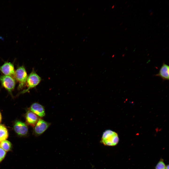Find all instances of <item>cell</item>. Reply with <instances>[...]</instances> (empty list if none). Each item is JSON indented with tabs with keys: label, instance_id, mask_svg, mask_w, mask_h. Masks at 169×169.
Wrapping results in <instances>:
<instances>
[{
	"label": "cell",
	"instance_id": "603a6c76",
	"mask_svg": "<svg viewBox=\"0 0 169 169\" xmlns=\"http://www.w3.org/2000/svg\"><path fill=\"white\" fill-rule=\"evenodd\" d=\"M129 5H128V6H127V7L128 8V7H129Z\"/></svg>",
	"mask_w": 169,
	"mask_h": 169
},
{
	"label": "cell",
	"instance_id": "3957f363",
	"mask_svg": "<svg viewBox=\"0 0 169 169\" xmlns=\"http://www.w3.org/2000/svg\"><path fill=\"white\" fill-rule=\"evenodd\" d=\"M41 79L34 71H33L27 77V88L24 90L20 92L23 93L28 92L31 88L37 85L40 82Z\"/></svg>",
	"mask_w": 169,
	"mask_h": 169
},
{
	"label": "cell",
	"instance_id": "277c9868",
	"mask_svg": "<svg viewBox=\"0 0 169 169\" xmlns=\"http://www.w3.org/2000/svg\"><path fill=\"white\" fill-rule=\"evenodd\" d=\"M0 81L4 88L11 93L15 85V81L13 77L8 75L0 76Z\"/></svg>",
	"mask_w": 169,
	"mask_h": 169
},
{
	"label": "cell",
	"instance_id": "8fae6325",
	"mask_svg": "<svg viewBox=\"0 0 169 169\" xmlns=\"http://www.w3.org/2000/svg\"><path fill=\"white\" fill-rule=\"evenodd\" d=\"M8 136V133L7 129L4 126L0 125V142L5 140Z\"/></svg>",
	"mask_w": 169,
	"mask_h": 169
},
{
	"label": "cell",
	"instance_id": "7c38bea8",
	"mask_svg": "<svg viewBox=\"0 0 169 169\" xmlns=\"http://www.w3.org/2000/svg\"><path fill=\"white\" fill-rule=\"evenodd\" d=\"M0 146L5 151H8L11 149V144L9 141L5 140L1 141Z\"/></svg>",
	"mask_w": 169,
	"mask_h": 169
},
{
	"label": "cell",
	"instance_id": "ba28073f",
	"mask_svg": "<svg viewBox=\"0 0 169 169\" xmlns=\"http://www.w3.org/2000/svg\"><path fill=\"white\" fill-rule=\"evenodd\" d=\"M30 110L31 111L38 116L42 117L45 115L44 107L38 103H35L32 104L30 107Z\"/></svg>",
	"mask_w": 169,
	"mask_h": 169
},
{
	"label": "cell",
	"instance_id": "9c48e42d",
	"mask_svg": "<svg viewBox=\"0 0 169 169\" xmlns=\"http://www.w3.org/2000/svg\"><path fill=\"white\" fill-rule=\"evenodd\" d=\"M169 66L163 63L159 73L156 74L155 76L160 77L164 81L169 80Z\"/></svg>",
	"mask_w": 169,
	"mask_h": 169
},
{
	"label": "cell",
	"instance_id": "7402d4cb",
	"mask_svg": "<svg viewBox=\"0 0 169 169\" xmlns=\"http://www.w3.org/2000/svg\"><path fill=\"white\" fill-rule=\"evenodd\" d=\"M127 1H126V2H125V4H126V3H127Z\"/></svg>",
	"mask_w": 169,
	"mask_h": 169
},
{
	"label": "cell",
	"instance_id": "ffe728a7",
	"mask_svg": "<svg viewBox=\"0 0 169 169\" xmlns=\"http://www.w3.org/2000/svg\"><path fill=\"white\" fill-rule=\"evenodd\" d=\"M123 23V22H122V23H121L120 24V25H121Z\"/></svg>",
	"mask_w": 169,
	"mask_h": 169
},
{
	"label": "cell",
	"instance_id": "cb8c5ba5",
	"mask_svg": "<svg viewBox=\"0 0 169 169\" xmlns=\"http://www.w3.org/2000/svg\"></svg>",
	"mask_w": 169,
	"mask_h": 169
},
{
	"label": "cell",
	"instance_id": "5b68a950",
	"mask_svg": "<svg viewBox=\"0 0 169 169\" xmlns=\"http://www.w3.org/2000/svg\"><path fill=\"white\" fill-rule=\"evenodd\" d=\"M50 124V123L42 119H39L34 126V134L36 136L41 135L47 129Z\"/></svg>",
	"mask_w": 169,
	"mask_h": 169
},
{
	"label": "cell",
	"instance_id": "d6986e66",
	"mask_svg": "<svg viewBox=\"0 0 169 169\" xmlns=\"http://www.w3.org/2000/svg\"><path fill=\"white\" fill-rule=\"evenodd\" d=\"M114 5L112 7V8H114Z\"/></svg>",
	"mask_w": 169,
	"mask_h": 169
},
{
	"label": "cell",
	"instance_id": "7a4b0ae2",
	"mask_svg": "<svg viewBox=\"0 0 169 169\" xmlns=\"http://www.w3.org/2000/svg\"><path fill=\"white\" fill-rule=\"evenodd\" d=\"M14 77L19 83L18 89H22L25 85L27 78V73L24 66H22L17 68L15 71Z\"/></svg>",
	"mask_w": 169,
	"mask_h": 169
},
{
	"label": "cell",
	"instance_id": "2e32d148",
	"mask_svg": "<svg viewBox=\"0 0 169 169\" xmlns=\"http://www.w3.org/2000/svg\"><path fill=\"white\" fill-rule=\"evenodd\" d=\"M2 119V116L1 115V114L0 112V123Z\"/></svg>",
	"mask_w": 169,
	"mask_h": 169
},
{
	"label": "cell",
	"instance_id": "30bf717a",
	"mask_svg": "<svg viewBox=\"0 0 169 169\" xmlns=\"http://www.w3.org/2000/svg\"><path fill=\"white\" fill-rule=\"evenodd\" d=\"M26 118L27 123L33 126H35L39 119L38 116L31 111L27 112Z\"/></svg>",
	"mask_w": 169,
	"mask_h": 169
},
{
	"label": "cell",
	"instance_id": "52a82bcc",
	"mask_svg": "<svg viewBox=\"0 0 169 169\" xmlns=\"http://www.w3.org/2000/svg\"><path fill=\"white\" fill-rule=\"evenodd\" d=\"M0 71L4 75L14 77L15 71L13 64L10 62H5L0 66Z\"/></svg>",
	"mask_w": 169,
	"mask_h": 169
},
{
	"label": "cell",
	"instance_id": "4fadbf2b",
	"mask_svg": "<svg viewBox=\"0 0 169 169\" xmlns=\"http://www.w3.org/2000/svg\"><path fill=\"white\" fill-rule=\"evenodd\" d=\"M165 164L162 160H160L157 165L155 169H165Z\"/></svg>",
	"mask_w": 169,
	"mask_h": 169
},
{
	"label": "cell",
	"instance_id": "ac0fdd59",
	"mask_svg": "<svg viewBox=\"0 0 169 169\" xmlns=\"http://www.w3.org/2000/svg\"><path fill=\"white\" fill-rule=\"evenodd\" d=\"M153 12H151V13L150 14V15H153Z\"/></svg>",
	"mask_w": 169,
	"mask_h": 169
},
{
	"label": "cell",
	"instance_id": "44dd1931",
	"mask_svg": "<svg viewBox=\"0 0 169 169\" xmlns=\"http://www.w3.org/2000/svg\"><path fill=\"white\" fill-rule=\"evenodd\" d=\"M127 29V28H126L125 29V31H126Z\"/></svg>",
	"mask_w": 169,
	"mask_h": 169
},
{
	"label": "cell",
	"instance_id": "5bb4252c",
	"mask_svg": "<svg viewBox=\"0 0 169 169\" xmlns=\"http://www.w3.org/2000/svg\"><path fill=\"white\" fill-rule=\"evenodd\" d=\"M5 151L2 148H0V161H1L5 157L6 154Z\"/></svg>",
	"mask_w": 169,
	"mask_h": 169
},
{
	"label": "cell",
	"instance_id": "6da1fadb",
	"mask_svg": "<svg viewBox=\"0 0 169 169\" xmlns=\"http://www.w3.org/2000/svg\"><path fill=\"white\" fill-rule=\"evenodd\" d=\"M119 138L117 134L110 130H107L102 134L101 143L105 146H114L119 142Z\"/></svg>",
	"mask_w": 169,
	"mask_h": 169
},
{
	"label": "cell",
	"instance_id": "9a60e30c",
	"mask_svg": "<svg viewBox=\"0 0 169 169\" xmlns=\"http://www.w3.org/2000/svg\"><path fill=\"white\" fill-rule=\"evenodd\" d=\"M0 39H1L3 41H4V38L1 36H0Z\"/></svg>",
	"mask_w": 169,
	"mask_h": 169
},
{
	"label": "cell",
	"instance_id": "e0dca14e",
	"mask_svg": "<svg viewBox=\"0 0 169 169\" xmlns=\"http://www.w3.org/2000/svg\"><path fill=\"white\" fill-rule=\"evenodd\" d=\"M165 169H169V165H168L166 166Z\"/></svg>",
	"mask_w": 169,
	"mask_h": 169
},
{
	"label": "cell",
	"instance_id": "8992f818",
	"mask_svg": "<svg viewBox=\"0 0 169 169\" xmlns=\"http://www.w3.org/2000/svg\"><path fill=\"white\" fill-rule=\"evenodd\" d=\"M14 129L15 132L20 136L26 135L28 131V127L26 124L19 121H16L15 122Z\"/></svg>",
	"mask_w": 169,
	"mask_h": 169
}]
</instances>
